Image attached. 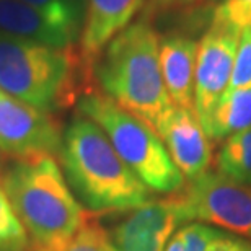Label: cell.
<instances>
[{"instance_id": "1", "label": "cell", "mask_w": 251, "mask_h": 251, "mask_svg": "<svg viewBox=\"0 0 251 251\" xmlns=\"http://www.w3.org/2000/svg\"><path fill=\"white\" fill-rule=\"evenodd\" d=\"M59 155L69 188L82 207L116 212L150 201V189L123 162L103 129L83 114L65 126Z\"/></svg>"}, {"instance_id": "2", "label": "cell", "mask_w": 251, "mask_h": 251, "mask_svg": "<svg viewBox=\"0 0 251 251\" xmlns=\"http://www.w3.org/2000/svg\"><path fill=\"white\" fill-rule=\"evenodd\" d=\"M160 38L147 22L130 23L106 44L93 64L104 97L155 130L173 106L158 59Z\"/></svg>"}, {"instance_id": "3", "label": "cell", "mask_w": 251, "mask_h": 251, "mask_svg": "<svg viewBox=\"0 0 251 251\" xmlns=\"http://www.w3.org/2000/svg\"><path fill=\"white\" fill-rule=\"evenodd\" d=\"M15 215L38 247H59L88 220L54 157L18 160L2 178Z\"/></svg>"}, {"instance_id": "4", "label": "cell", "mask_w": 251, "mask_h": 251, "mask_svg": "<svg viewBox=\"0 0 251 251\" xmlns=\"http://www.w3.org/2000/svg\"><path fill=\"white\" fill-rule=\"evenodd\" d=\"M78 59L72 49H56L0 31V90L51 113L75 97Z\"/></svg>"}, {"instance_id": "5", "label": "cell", "mask_w": 251, "mask_h": 251, "mask_svg": "<svg viewBox=\"0 0 251 251\" xmlns=\"http://www.w3.org/2000/svg\"><path fill=\"white\" fill-rule=\"evenodd\" d=\"M78 113L103 129L123 162L150 191L176 194L184 188V176L147 123L97 92L78 98Z\"/></svg>"}, {"instance_id": "6", "label": "cell", "mask_w": 251, "mask_h": 251, "mask_svg": "<svg viewBox=\"0 0 251 251\" xmlns=\"http://www.w3.org/2000/svg\"><path fill=\"white\" fill-rule=\"evenodd\" d=\"M188 220H201L251 238V184L204 173L178 193Z\"/></svg>"}, {"instance_id": "7", "label": "cell", "mask_w": 251, "mask_h": 251, "mask_svg": "<svg viewBox=\"0 0 251 251\" xmlns=\"http://www.w3.org/2000/svg\"><path fill=\"white\" fill-rule=\"evenodd\" d=\"M242 31L222 20L212 18L209 29L201 38L194 75V113L204 130L220 98L228 90L233 61Z\"/></svg>"}, {"instance_id": "8", "label": "cell", "mask_w": 251, "mask_h": 251, "mask_svg": "<svg viewBox=\"0 0 251 251\" xmlns=\"http://www.w3.org/2000/svg\"><path fill=\"white\" fill-rule=\"evenodd\" d=\"M62 132L57 123L0 90V149L18 160L59 153Z\"/></svg>"}, {"instance_id": "9", "label": "cell", "mask_w": 251, "mask_h": 251, "mask_svg": "<svg viewBox=\"0 0 251 251\" xmlns=\"http://www.w3.org/2000/svg\"><path fill=\"white\" fill-rule=\"evenodd\" d=\"M189 222L178 194L147 201L121 220L109 235L116 251H165L178 225Z\"/></svg>"}, {"instance_id": "10", "label": "cell", "mask_w": 251, "mask_h": 251, "mask_svg": "<svg viewBox=\"0 0 251 251\" xmlns=\"http://www.w3.org/2000/svg\"><path fill=\"white\" fill-rule=\"evenodd\" d=\"M155 132L188 181L209 172L212 163L210 139L194 109L178 108L173 104L158 121Z\"/></svg>"}, {"instance_id": "11", "label": "cell", "mask_w": 251, "mask_h": 251, "mask_svg": "<svg viewBox=\"0 0 251 251\" xmlns=\"http://www.w3.org/2000/svg\"><path fill=\"white\" fill-rule=\"evenodd\" d=\"M147 0H87L80 52L87 65H93L106 44L127 28Z\"/></svg>"}, {"instance_id": "12", "label": "cell", "mask_w": 251, "mask_h": 251, "mask_svg": "<svg viewBox=\"0 0 251 251\" xmlns=\"http://www.w3.org/2000/svg\"><path fill=\"white\" fill-rule=\"evenodd\" d=\"M199 43L184 34L160 39L158 59L165 88L178 108L194 109V75Z\"/></svg>"}, {"instance_id": "13", "label": "cell", "mask_w": 251, "mask_h": 251, "mask_svg": "<svg viewBox=\"0 0 251 251\" xmlns=\"http://www.w3.org/2000/svg\"><path fill=\"white\" fill-rule=\"evenodd\" d=\"M0 31L56 49H72L80 36L22 0H0Z\"/></svg>"}, {"instance_id": "14", "label": "cell", "mask_w": 251, "mask_h": 251, "mask_svg": "<svg viewBox=\"0 0 251 251\" xmlns=\"http://www.w3.org/2000/svg\"><path fill=\"white\" fill-rule=\"evenodd\" d=\"M248 127H251V87L227 90L214 109L205 134L219 142Z\"/></svg>"}, {"instance_id": "15", "label": "cell", "mask_w": 251, "mask_h": 251, "mask_svg": "<svg viewBox=\"0 0 251 251\" xmlns=\"http://www.w3.org/2000/svg\"><path fill=\"white\" fill-rule=\"evenodd\" d=\"M217 173L232 181L251 184V127L224 140L217 153Z\"/></svg>"}, {"instance_id": "16", "label": "cell", "mask_w": 251, "mask_h": 251, "mask_svg": "<svg viewBox=\"0 0 251 251\" xmlns=\"http://www.w3.org/2000/svg\"><path fill=\"white\" fill-rule=\"evenodd\" d=\"M31 5L49 20L82 36L87 12V0H22Z\"/></svg>"}, {"instance_id": "17", "label": "cell", "mask_w": 251, "mask_h": 251, "mask_svg": "<svg viewBox=\"0 0 251 251\" xmlns=\"http://www.w3.org/2000/svg\"><path fill=\"white\" fill-rule=\"evenodd\" d=\"M31 251H116L111 243L108 232L101 225L87 220L85 225L59 247H38L34 245Z\"/></svg>"}, {"instance_id": "18", "label": "cell", "mask_w": 251, "mask_h": 251, "mask_svg": "<svg viewBox=\"0 0 251 251\" xmlns=\"http://www.w3.org/2000/svg\"><path fill=\"white\" fill-rule=\"evenodd\" d=\"M26 232L0 188V251H26Z\"/></svg>"}, {"instance_id": "19", "label": "cell", "mask_w": 251, "mask_h": 251, "mask_svg": "<svg viewBox=\"0 0 251 251\" xmlns=\"http://www.w3.org/2000/svg\"><path fill=\"white\" fill-rule=\"evenodd\" d=\"M219 233V230L201 222H191L175 232L165 251H209L210 243Z\"/></svg>"}, {"instance_id": "20", "label": "cell", "mask_w": 251, "mask_h": 251, "mask_svg": "<svg viewBox=\"0 0 251 251\" xmlns=\"http://www.w3.org/2000/svg\"><path fill=\"white\" fill-rule=\"evenodd\" d=\"M248 87H251V28L243 29L240 36L228 90Z\"/></svg>"}, {"instance_id": "21", "label": "cell", "mask_w": 251, "mask_h": 251, "mask_svg": "<svg viewBox=\"0 0 251 251\" xmlns=\"http://www.w3.org/2000/svg\"><path fill=\"white\" fill-rule=\"evenodd\" d=\"M212 18L232 25L238 31L251 28V0H225L215 8Z\"/></svg>"}, {"instance_id": "22", "label": "cell", "mask_w": 251, "mask_h": 251, "mask_svg": "<svg viewBox=\"0 0 251 251\" xmlns=\"http://www.w3.org/2000/svg\"><path fill=\"white\" fill-rule=\"evenodd\" d=\"M150 12H168L193 5L196 0H147Z\"/></svg>"}, {"instance_id": "23", "label": "cell", "mask_w": 251, "mask_h": 251, "mask_svg": "<svg viewBox=\"0 0 251 251\" xmlns=\"http://www.w3.org/2000/svg\"><path fill=\"white\" fill-rule=\"evenodd\" d=\"M222 2H225V0H220V3H222Z\"/></svg>"}]
</instances>
